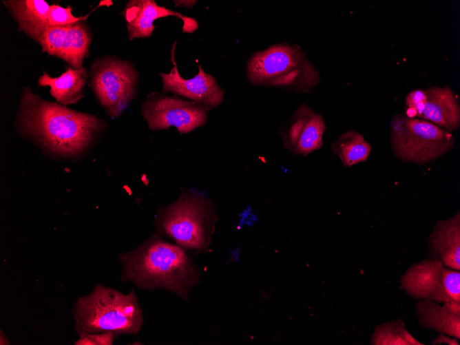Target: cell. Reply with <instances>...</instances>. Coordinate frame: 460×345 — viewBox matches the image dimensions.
<instances>
[{
  "label": "cell",
  "mask_w": 460,
  "mask_h": 345,
  "mask_svg": "<svg viewBox=\"0 0 460 345\" xmlns=\"http://www.w3.org/2000/svg\"><path fill=\"white\" fill-rule=\"evenodd\" d=\"M14 125L19 135L43 154L76 159L86 154L103 134L106 122L97 116L46 101L23 87Z\"/></svg>",
  "instance_id": "cell-1"
},
{
  "label": "cell",
  "mask_w": 460,
  "mask_h": 345,
  "mask_svg": "<svg viewBox=\"0 0 460 345\" xmlns=\"http://www.w3.org/2000/svg\"><path fill=\"white\" fill-rule=\"evenodd\" d=\"M121 282L140 289L167 290L187 301L200 276L185 249L156 233L135 249L119 255Z\"/></svg>",
  "instance_id": "cell-2"
},
{
  "label": "cell",
  "mask_w": 460,
  "mask_h": 345,
  "mask_svg": "<svg viewBox=\"0 0 460 345\" xmlns=\"http://www.w3.org/2000/svg\"><path fill=\"white\" fill-rule=\"evenodd\" d=\"M74 329L80 333L114 332L137 335L144 319L137 296L132 289L125 294L97 283L85 296H79L72 309Z\"/></svg>",
  "instance_id": "cell-3"
},
{
  "label": "cell",
  "mask_w": 460,
  "mask_h": 345,
  "mask_svg": "<svg viewBox=\"0 0 460 345\" xmlns=\"http://www.w3.org/2000/svg\"><path fill=\"white\" fill-rule=\"evenodd\" d=\"M218 218L210 199L198 191L182 189L175 201L158 207L154 227L157 233L186 251L205 252Z\"/></svg>",
  "instance_id": "cell-4"
},
{
  "label": "cell",
  "mask_w": 460,
  "mask_h": 345,
  "mask_svg": "<svg viewBox=\"0 0 460 345\" xmlns=\"http://www.w3.org/2000/svg\"><path fill=\"white\" fill-rule=\"evenodd\" d=\"M246 76L253 85L298 93L311 92L321 79L300 46L286 43L253 53L247 63Z\"/></svg>",
  "instance_id": "cell-5"
},
{
  "label": "cell",
  "mask_w": 460,
  "mask_h": 345,
  "mask_svg": "<svg viewBox=\"0 0 460 345\" xmlns=\"http://www.w3.org/2000/svg\"><path fill=\"white\" fill-rule=\"evenodd\" d=\"M389 131L391 149L404 163L424 165L435 161L454 145L452 132L404 113L392 118Z\"/></svg>",
  "instance_id": "cell-6"
},
{
  "label": "cell",
  "mask_w": 460,
  "mask_h": 345,
  "mask_svg": "<svg viewBox=\"0 0 460 345\" xmlns=\"http://www.w3.org/2000/svg\"><path fill=\"white\" fill-rule=\"evenodd\" d=\"M88 76L97 101L112 118L119 116L137 97L138 74L129 61L114 56L96 59Z\"/></svg>",
  "instance_id": "cell-7"
},
{
  "label": "cell",
  "mask_w": 460,
  "mask_h": 345,
  "mask_svg": "<svg viewBox=\"0 0 460 345\" xmlns=\"http://www.w3.org/2000/svg\"><path fill=\"white\" fill-rule=\"evenodd\" d=\"M400 289L416 300L460 304V271L427 258L411 265L401 276Z\"/></svg>",
  "instance_id": "cell-8"
},
{
  "label": "cell",
  "mask_w": 460,
  "mask_h": 345,
  "mask_svg": "<svg viewBox=\"0 0 460 345\" xmlns=\"http://www.w3.org/2000/svg\"><path fill=\"white\" fill-rule=\"evenodd\" d=\"M142 116L152 130L175 127L180 134L189 133L204 125L208 109L177 95L151 92L141 104Z\"/></svg>",
  "instance_id": "cell-9"
},
{
  "label": "cell",
  "mask_w": 460,
  "mask_h": 345,
  "mask_svg": "<svg viewBox=\"0 0 460 345\" xmlns=\"http://www.w3.org/2000/svg\"><path fill=\"white\" fill-rule=\"evenodd\" d=\"M405 115L429 121L450 132L460 125V105L449 86L410 91L406 96Z\"/></svg>",
  "instance_id": "cell-10"
},
{
  "label": "cell",
  "mask_w": 460,
  "mask_h": 345,
  "mask_svg": "<svg viewBox=\"0 0 460 345\" xmlns=\"http://www.w3.org/2000/svg\"><path fill=\"white\" fill-rule=\"evenodd\" d=\"M176 41L174 43L171 51L170 61L173 67L167 74H160L163 82L162 92H171L186 97L208 109L217 107L223 101L224 90L212 75L202 70L200 64L198 65V72L194 77L182 78L176 62Z\"/></svg>",
  "instance_id": "cell-11"
},
{
  "label": "cell",
  "mask_w": 460,
  "mask_h": 345,
  "mask_svg": "<svg viewBox=\"0 0 460 345\" xmlns=\"http://www.w3.org/2000/svg\"><path fill=\"white\" fill-rule=\"evenodd\" d=\"M326 129L323 116L302 103L280 129V135L286 149L305 157L322 147Z\"/></svg>",
  "instance_id": "cell-12"
},
{
  "label": "cell",
  "mask_w": 460,
  "mask_h": 345,
  "mask_svg": "<svg viewBox=\"0 0 460 345\" xmlns=\"http://www.w3.org/2000/svg\"><path fill=\"white\" fill-rule=\"evenodd\" d=\"M124 17L129 40L148 38L155 29L154 22L160 18L176 17L182 21V31L192 33L198 28L194 18L158 6L153 0L128 1L121 13Z\"/></svg>",
  "instance_id": "cell-13"
},
{
  "label": "cell",
  "mask_w": 460,
  "mask_h": 345,
  "mask_svg": "<svg viewBox=\"0 0 460 345\" xmlns=\"http://www.w3.org/2000/svg\"><path fill=\"white\" fill-rule=\"evenodd\" d=\"M428 258L460 271V212L436 222L428 238Z\"/></svg>",
  "instance_id": "cell-14"
},
{
  "label": "cell",
  "mask_w": 460,
  "mask_h": 345,
  "mask_svg": "<svg viewBox=\"0 0 460 345\" xmlns=\"http://www.w3.org/2000/svg\"><path fill=\"white\" fill-rule=\"evenodd\" d=\"M420 326L460 339V304L419 300L415 305Z\"/></svg>",
  "instance_id": "cell-15"
},
{
  "label": "cell",
  "mask_w": 460,
  "mask_h": 345,
  "mask_svg": "<svg viewBox=\"0 0 460 345\" xmlns=\"http://www.w3.org/2000/svg\"><path fill=\"white\" fill-rule=\"evenodd\" d=\"M87 79L89 76L85 67H70L58 77H52L43 72L38 79V85L49 86L50 93L56 101L67 105L75 103L83 97Z\"/></svg>",
  "instance_id": "cell-16"
},
{
  "label": "cell",
  "mask_w": 460,
  "mask_h": 345,
  "mask_svg": "<svg viewBox=\"0 0 460 345\" xmlns=\"http://www.w3.org/2000/svg\"><path fill=\"white\" fill-rule=\"evenodd\" d=\"M3 4L18 25V30L36 41L48 25L50 5L45 0H6Z\"/></svg>",
  "instance_id": "cell-17"
},
{
  "label": "cell",
  "mask_w": 460,
  "mask_h": 345,
  "mask_svg": "<svg viewBox=\"0 0 460 345\" xmlns=\"http://www.w3.org/2000/svg\"><path fill=\"white\" fill-rule=\"evenodd\" d=\"M331 148L346 167L366 161L372 150L364 135L353 129L340 134Z\"/></svg>",
  "instance_id": "cell-18"
},
{
  "label": "cell",
  "mask_w": 460,
  "mask_h": 345,
  "mask_svg": "<svg viewBox=\"0 0 460 345\" xmlns=\"http://www.w3.org/2000/svg\"><path fill=\"white\" fill-rule=\"evenodd\" d=\"M91 42V30L83 21L70 24L66 35L63 61L73 68L81 67Z\"/></svg>",
  "instance_id": "cell-19"
},
{
  "label": "cell",
  "mask_w": 460,
  "mask_h": 345,
  "mask_svg": "<svg viewBox=\"0 0 460 345\" xmlns=\"http://www.w3.org/2000/svg\"><path fill=\"white\" fill-rule=\"evenodd\" d=\"M372 345H424L405 328L403 320L399 319L377 325L370 337Z\"/></svg>",
  "instance_id": "cell-20"
},
{
  "label": "cell",
  "mask_w": 460,
  "mask_h": 345,
  "mask_svg": "<svg viewBox=\"0 0 460 345\" xmlns=\"http://www.w3.org/2000/svg\"><path fill=\"white\" fill-rule=\"evenodd\" d=\"M69 26L70 25L54 26L48 24L46 25L36 41L41 46V52L63 60L65 39Z\"/></svg>",
  "instance_id": "cell-21"
},
{
  "label": "cell",
  "mask_w": 460,
  "mask_h": 345,
  "mask_svg": "<svg viewBox=\"0 0 460 345\" xmlns=\"http://www.w3.org/2000/svg\"><path fill=\"white\" fill-rule=\"evenodd\" d=\"M72 10L70 6L65 8L59 5H51L48 13V23L54 26L70 25L86 20L89 15L76 17L72 14Z\"/></svg>",
  "instance_id": "cell-22"
},
{
  "label": "cell",
  "mask_w": 460,
  "mask_h": 345,
  "mask_svg": "<svg viewBox=\"0 0 460 345\" xmlns=\"http://www.w3.org/2000/svg\"><path fill=\"white\" fill-rule=\"evenodd\" d=\"M75 345H112L118 335L114 332L80 333Z\"/></svg>",
  "instance_id": "cell-23"
},
{
  "label": "cell",
  "mask_w": 460,
  "mask_h": 345,
  "mask_svg": "<svg viewBox=\"0 0 460 345\" xmlns=\"http://www.w3.org/2000/svg\"><path fill=\"white\" fill-rule=\"evenodd\" d=\"M450 336L443 335V334H440L439 336H438L435 340L432 342V344H452V345H459V342L457 341V338L452 337L450 339L449 337Z\"/></svg>",
  "instance_id": "cell-24"
},
{
  "label": "cell",
  "mask_w": 460,
  "mask_h": 345,
  "mask_svg": "<svg viewBox=\"0 0 460 345\" xmlns=\"http://www.w3.org/2000/svg\"><path fill=\"white\" fill-rule=\"evenodd\" d=\"M174 3H175L177 6H182V7H185V8H191V7H192V6L197 2V1H191V0H190V1H188V0H187V1L180 0V1H174Z\"/></svg>",
  "instance_id": "cell-25"
}]
</instances>
